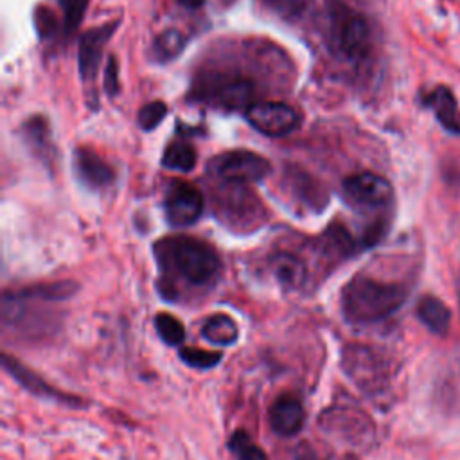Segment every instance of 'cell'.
I'll return each mask as SVG.
<instances>
[{
	"label": "cell",
	"mask_w": 460,
	"mask_h": 460,
	"mask_svg": "<svg viewBox=\"0 0 460 460\" xmlns=\"http://www.w3.org/2000/svg\"><path fill=\"white\" fill-rule=\"evenodd\" d=\"M458 304H460V293H458Z\"/></svg>",
	"instance_id": "32"
},
{
	"label": "cell",
	"mask_w": 460,
	"mask_h": 460,
	"mask_svg": "<svg viewBox=\"0 0 460 460\" xmlns=\"http://www.w3.org/2000/svg\"><path fill=\"white\" fill-rule=\"evenodd\" d=\"M320 426L327 435L350 444H361L372 433V424L367 415L349 406H329L323 410Z\"/></svg>",
	"instance_id": "7"
},
{
	"label": "cell",
	"mask_w": 460,
	"mask_h": 460,
	"mask_svg": "<svg viewBox=\"0 0 460 460\" xmlns=\"http://www.w3.org/2000/svg\"><path fill=\"white\" fill-rule=\"evenodd\" d=\"M408 298V288L367 275L352 277L341 289L343 318L354 325L377 323L397 313Z\"/></svg>",
	"instance_id": "2"
},
{
	"label": "cell",
	"mask_w": 460,
	"mask_h": 460,
	"mask_svg": "<svg viewBox=\"0 0 460 460\" xmlns=\"http://www.w3.org/2000/svg\"><path fill=\"white\" fill-rule=\"evenodd\" d=\"M216 99L221 106L230 110L250 108L253 104V83L246 79H232L219 84L216 90Z\"/></svg>",
	"instance_id": "18"
},
{
	"label": "cell",
	"mask_w": 460,
	"mask_h": 460,
	"mask_svg": "<svg viewBox=\"0 0 460 460\" xmlns=\"http://www.w3.org/2000/svg\"><path fill=\"white\" fill-rule=\"evenodd\" d=\"M246 119L257 131L268 137H284L300 124L298 113L289 104L277 101L253 102L246 110Z\"/></svg>",
	"instance_id": "6"
},
{
	"label": "cell",
	"mask_w": 460,
	"mask_h": 460,
	"mask_svg": "<svg viewBox=\"0 0 460 460\" xmlns=\"http://www.w3.org/2000/svg\"><path fill=\"white\" fill-rule=\"evenodd\" d=\"M155 329H156V334L160 336V340L169 345V347H181L183 341H185V327L183 323L169 314V313H158L155 314Z\"/></svg>",
	"instance_id": "21"
},
{
	"label": "cell",
	"mask_w": 460,
	"mask_h": 460,
	"mask_svg": "<svg viewBox=\"0 0 460 460\" xmlns=\"http://www.w3.org/2000/svg\"><path fill=\"white\" fill-rule=\"evenodd\" d=\"M208 171L228 183L261 181L271 171V164L248 149L225 151L208 162Z\"/></svg>",
	"instance_id": "4"
},
{
	"label": "cell",
	"mask_w": 460,
	"mask_h": 460,
	"mask_svg": "<svg viewBox=\"0 0 460 460\" xmlns=\"http://www.w3.org/2000/svg\"><path fill=\"white\" fill-rule=\"evenodd\" d=\"M176 2L181 4L187 9H198V7H201L205 4V0H176Z\"/></svg>",
	"instance_id": "31"
},
{
	"label": "cell",
	"mask_w": 460,
	"mask_h": 460,
	"mask_svg": "<svg viewBox=\"0 0 460 460\" xmlns=\"http://www.w3.org/2000/svg\"><path fill=\"white\" fill-rule=\"evenodd\" d=\"M295 460H320V456L309 444H300V447L296 449Z\"/></svg>",
	"instance_id": "30"
},
{
	"label": "cell",
	"mask_w": 460,
	"mask_h": 460,
	"mask_svg": "<svg viewBox=\"0 0 460 460\" xmlns=\"http://www.w3.org/2000/svg\"><path fill=\"white\" fill-rule=\"evenodd\" d=\"M74 165L77 176L93 189H102L113 181L111 167L92 149L77 147L74 155Z\"/></svg>",
	"instance_id": "13"
},
{
	"label": "cell",
	"mask_w": 460,
	"mask_h": 460,
	"mask_svg": "<svg viewBox=\"0 0 460 460\" xmlns=\"http://www.w3.org/2000/svg\"><path fill=\"white\" fill-rule=\"evenodd\" d=\"M201 338L212 345L226 347L239 340V327L235 320L226 313H216L203 320Z\"/></svg>",
	"instance_id": "16"
},
{
	"label": "cell",
	"mask_w": 460,
	"mask_h": 460,
	"mask_svg": "<svg viewBox=\"0 0 460 460\" xmlns=\"http://www.w3.org/2000/svg\"><path fill=\"white\" fill-rule=\"evenodd\" d=\"M228 451L235 460H268L266 451L246 429H235L228 438Z\"/></svg>",
	"instance_id": "19"
},
{
	"label": "cell",
	"mask_w": 460,
	"mask_h": 460,
	"mask_svg": "<svg viewBox=\"0 0 460 460\" xmlns=\"http://www.w3.org/2000/svg\"><path fill=\"white\" fill-rule=\"evenodd\" d=\"M336 38L343 54L352 59L363 58L370 49V27L367 20L350 11H343Z\"/></svg>",
	"instance_id": "12"
},
{
	"label": "cell",
	"mask_w": 460,
	"mask_h": 460,
	"mask_svg": "<svg viewBox=\"0 0 460 460\" xmlns=\"http://www.w3.org/2000/svg\"><path fill=\"white\" fill-rule=\"evenodd\" d=\"M270 268L279 280L288 289H296L304 284L307 270L300 257L289 252H277L270 257Z\"/></svg>",
	"instance_id": "15"
},
{
	"label": "cell",
	"mask_w": 460,
	"mask_h": 460,
	"mask_svg": "<svg viewBox=\"0 0 460 460\" xmlns=\"http://www.w3.org/2000/svg\"><path fill=\"white\" fill-rule=\"evenodd\" d=\"M273 13L284 16V18H293L300 14L307 4V0H262Z\"/></svg>",
	"instance_id": "28"
},
{
	"label": "cell",
	"mask_w": 460,
	"mask_h": 460,
	"mask_svg": "<svg viewBox=\"0 0 460 460\" xmlns=\"http://www.w3.org/2000/svg\"><path fill=\"white\" fill-rule=\"evenodd\" d=\"M25 137L31 142V146L34 149H38L40 153H47L49 151V129H47V122L40 117L31 119L25 122Z\"/></svg>",
	"instance_id": "26"
},
{
	"label": "cell",
	"mask_w": 460,
	"mask_h": 460,
	"mask_svg": "<svg viewBox=\"0 0 460 460\" xmlns=\"http://www.w3.org/2000/svg\"><path fill=\"white\" fill-rule=\"evenodd\" d=\"M183 45H185L183 34L178 32L176 29H169L156 36L153 43V54L158 61H169L181 52Z\"/></svg>",
	"instance_id": "23"
},
{
	"label": "cell",
	"mask_w": 460,
	"mask_h": 460,
	"mask_svg": "<svg viewBox=\"0 0 460 460\" xmlns=\"http://www.w3.org/2000/svg\"><path fill=\"white\" fill-rule=\"evenodd\" d=\"M180 359L196 370H210L216 365H219L223 352L219 350H207V349H198V347H189V345H181L178 350Z\"/></svg>",
	"instance_id": "22"
},
{
	"label": "cell",
	"mask_w": 460,
	"mask_h": 460,
	"mask_svg": "<svg viewBox=\"0 0 460 460\" xmlns=\"http://www.w3.org/2000/svg\"><path fill=\"white\" fill-rule=\"evenodd\" d=\"M155 250L162 271L158 289L171 302L180 298V284L208 288L217 280L223 268L216 248L192 235L167 237L156 243Z\"/></svg>",
	"instance_id": "1"
},
{
	"label": "cell",
	"mask_w": 460,
	"mask_h": 460,
	"mask_svg": "<svg viewBox=\"0 0 460 460\" xmlns=\"http://www.w3.org/2000/svg\"><path fill=\"white\" fill-rule=\"evenodd\" d=\"M417 316L433 334H444L451 323L449 307L437 296L426 295L417 304Z\"/></svg>",
	"instance_id": "17"
},
{
	"label": "cell",
	"mask_w": 460,
	"mask_h": 460,
	"mask_svg": "<svg viewBox=\"0 0 460 460\" xmlns=\"http://www.w3.org/2000/svg\"><path fill=\"white\" fill-rule=\"evenodd\" d=\"M88 2L90 0H59L61 11H63V25H65L66 34L74 32L79 27V23L83 22L84 11L88 7Z\"/></svg>",
	"instance_id": "24"
},
{
	"label": "cell",
	"mask_w": 460,
	"mask_h": 460,
	"mask_svg": "<svg viewBox=\"0 0 460 460\" xmlns=\"http://www.w3.org/2000/svg\"><path fill=\"white\" fill-rule=\"evenodd\" d=\"M34 25L41 38H50L58 29L56 14L47 5H38L34 11Z\"/></svg>",
	"instance_id": "27"
},
{
	"label": "cell",
	"mask_w": 460,
	"mask_h": 460,
	"mask_svg": "<svg viewBox=\"0 0 460 460\" xmlns=\"http://www.w3.org/2000/svg\"><path fill=\"white\" fill-rule=\"evenodd\" d=\"M104 90L108 95H117L119 92V63L115 56L108 58V65L104 68Z\"/></svg>",
	"instance_id": "29"
},
{
	"label": "cell",
	"mask_w": 460,
	"mask_h": 460,
	"mask_svg": "<svg viewBox=\"0 0 460 460\" xmlns=\"http://www.w3.org/2000/svg\"><path fill=\"white\" fill-rule=\"evenodd\" d=\"M165 115H167L165 102H162V101L147 102L138 111V126L146 131H151L164 120Z\"/></svg>",
	"instance_id": "25"
},
{
	"label": "cell",
	"mask_w": 460,
	"mask_h": 460,
	"mask_svg": "<svg viewBox=\"0 0 460 460\" xmlns=\"http://www.w3.org/2000/svg\"><path fill=\"white\" fill-rule=\"evenodd\" d=\"M2 365L4 370L22 386L25 388L29 394L40 397V399H47V401H54L58 404H66V406H83V401L72 394L61 392L56 386H52L50 383H47L41 376H38L34 370H31L29 367H25L22 361H18L16 358L9 356L7 352L2 356Z\"/></svg>",
	"instance_id": "8"
},
{
	"label": "cell",
	"mask_w": 460,
	"mask_h": 460,
	"mask_svg": "<svg viewBox=\"0 0 460 460\" xmlns=\"http://www.w3.org/2000/svg\"><path fill=\"white\" fill-rule=\"evenodd\" d=\"M341 367L349 379L363 392L376 394L388 383L385 358L367 345H349L343 349Z\"/></svg>",
	"instance_id": "3"
},
{
	"label": "cell",
	"mask_w": 460,
	"mask_h": 460,
	"mask_svg": "<svg viewBox=\"0 0 460 460\" xmlns=\"http://www.w3.org/2000/svg\"><path fill=\"white\" fill-rule=\"evenodd\" d=\"M117 29V22H110L86 31L79 40V72L84 83L92 84L97 77L102 49Z\"/></svg>",
	"instance_id": "11"
},
{
	"label": "cell",
	"mask_w": 460,
	"mask_h": 460,
	"mask_svg": "<svg viewBox=\"0 0 460 460\" xmlns=\"http://www.w3.org/2000/svg\"><path fill=\"white\" fill-rule=\"evenodd\" d=\"M345 194L358 205L383 207L392 201L394 189L385 176L376 172H358L343 181Z\"/></svg>",
	"instance_id": "9"
},
{
	"label": "cell",
	"mask_w": 460,
	"mask_h": 460,
	"mask_svg": "<svg viewBox=\"0 0 460 460\" xmlns=\"http://www.w3.org/2000/svg\"><path fill=\"white\" fill-rule=\"evenodd\" d=\"M162 165L174 171H192L196 165V151L187 142H172L165 147L162 156Z\"/></svg>",
	"instance_id": "20"
},
{
	"label": "cell",
	"mask_w": 460,
	"mask_h": 460,
	"mask_svg": "<svg viewBox=\"0 0 460 460\" xmlns=\"http://www.w3.org/2000/svg\"><path fill=\"white\" fill-rule=\"evenodd\" d=\"M164 212L174 226L192 225L203 212V194L189 181L172 180L165 192Z\"/></svg>",
	"instance_id": "5"
},
{
	"label": "cell",
	"mask_w": 460,
	"mask_h": 460,
	"mask_svg": "<svg viewBox=\"0 0 460 460\" xmlns=\"http://www.w3.org/2000/svg\"><path fill=\"white\" fill-rule=\"evenodd\" d=\"M424 102L433 110L435 117L438 119L444 129H447L449 133L460 135V108L449 88L437 86L424 99Z\"/></svg>",
	"instance_id": "14"
},
{
	"label": "cell",
	"mask_w": 460,
	"mask_h": 460,
	"mask_svg": "<svg viewBox=\"0 0 460 460\" xmlns=\"http://www.w3.org/2000/svg\"><path fill=\"white\" fill-rule=\"evenodd\" d=\"M268 419L273 433L280 437L296 435L305 422V410L302 399L291 392L277 395L268 410Z\"/></svg>",
	"instance_id": "10"
}]
</instances>
